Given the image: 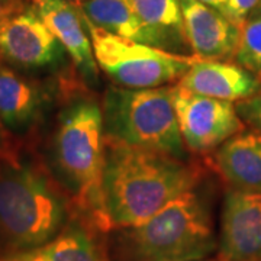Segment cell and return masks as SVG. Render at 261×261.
I'll list each match as a JSON object with an SVG mask.
<instances>
[{
	"instance_id": "cell-14",
	"label": "cell",
	"mask_w": 261,
	"mask_h": 261,
	"mask_svg": "<svg viewBox=\"0 0 261 261\" xmlns=\"http://www.w3.org/2000/svg\"><path fill=\"white\" fill-rule=\"evenodd\" d=\"M214 166L229 189L261 193V132L245 128L225 141L215 151Z\"/></svg>"
},
{
	"instance_id": "cell-20",
	"label": "cell",
	"mask_w": 261,
	"mask_h": 261,
	"mask_svg": "<svg viewBox=\"0 0 261 261\" xmlns=\"http://www.w3.org/2000/svg\"><path fill=\"white\" fill-rule=\"evenodd\" d=\"M260 2L261 0H226L224 15L241 28L244 20L251 15L252 10L260 5Z\"/></svg>"
},
{
	"instance_id": "cell-23",
	"label": "cell",
	"mask_w": 261,
	"mask_h": 261,
	"mask_svg": "<svg viewBox=\"0 0 261 261\" xmlns=\"http://www.w3.org/2000/svg\"><path fill=\"white\" fill-rule=\"evenodd\" d=\"M5 145H6V144H5V128H3V125H2V122H0V152L6 148Z\"/></svg>"
},
{
	"instance_id": "cell-8",
	"label": "cell",
	"mask_w": 261,
	"mask_h": 261,
	"mask_svg": "<svg viewBox=\"0 0 261 261\" xmlns=\"http://www.w3.org/2000/svg\"><path fill=\"white\" fill-rule=\"evenodd\" d=\"M67 57L64 47L47 28L35 6L0 25V61L16 70H57Z\"/></svg>"
},
{
	"instance_id": "cell-3",
	"label": "cell",
	"mask_w": 261,
	"mask_h": 261,
	"mask_svg": "<svg viewBox=\"0 0 261 261\" xmlns=\"http://www.w3.org/2000/svg\"><path fill=\"white\" fill-rule=\"evenodd\" d=\"M75 216L54 176L5 148L0 152V251L16 255L51 243Z\"/></svg>"
},
{
	"instance_id": "cell-9",
	"label": "cell",
	"mask_w": 261,
	"mask_h": 261,
	"mask_svg": "<svg viewBox=\"0 0 261 261\" xmlns=\"http://www.w3.org/2000/svg\"><path fill=\"white\" fill-rule=\"evenodd\" d=\"M65 83H42L0 61V122L5 130L19 135L34 129L54 97L63 94Z\"/></svg>"
},
{
	"instance_id": "cell-15",
	"label": "cell",
	"mask_w": 261,
	"mask_h": 261,
	"mask_svg": "<svg viewBox=\"0 0 261 261\" xmlns=\"http://www.w3.org/2000/svg\"><path fill=\"white\" fill-rule=\"evenodd\" d=\"M96 229L74 216L51 243L34 251L8 255L10 261H111L96 240Z\"/></svg>"
},
{
	"instance_id": "cell-13",
	"label": "cell",
	"mask_w": 261,
	"mask_h": 261,
	"mask_svg": "<svg viewBox=\"0 0 261 261\" xmlns=\"http://www.w3.org/2000/svg\"><path fill=\"white\" fill-rule=\"evenodd\" d=\"M177 86L206 97L238 102L261 90V80L233 61L196 60Z\"/></svg>"
},
{
	"instance_id": "cell-5",
	"label": "cell",
	"mask_w": 261,
	"mask_h": 261,
	"mask_svg": "<svg viewBox=\"0 0 261 261\" xmlns=\"http://www.w3.org/2000/svg\"><path fill=\"white\" fill-rule=\"evenodd\" d=\"M176 86L126 89L111 86L103 96L106 140L187 160L174 109Z\"/></svg>"
},
{
	"instance_id": "cell-16",
	"label": "cell",
	"mask_w": 261,
	"mask_h": 261,
	"mask_svg": "<svg viewBox=\"0 0 261 261\" xmlns=\"http://www.w3.org/2000/svg\"><path fill=\"white\" fill-rule=\"evenodd\" d=\"M79 6L84 18L94 27L125 39L161 48L159 37L141 20L130 0H84Z\"/></svg>"
},
{
	"instance_id": "cell-26",
	"label": "cell",
	"mask_w": 261,
	"mask_h": 261,
	"mask_svg": "<svg viewBox=\"0 0 261 261\" xmlns=\"http://www.w3.org/2000/svg\"><path fill=\"white\" fill-rule=\"evenodd\" d=\"M0 261H10L9 257H3V258H0Z\"/></svg>"
},
{
	"instance_id": "cell-24",
	"label": "cell",
	"mask_w": 261,
	"mask_h": 261,
	"mask_svg": "<svg viewBox=\"0 0 261 261\" xmlns=\"http://www.w3.org/2000/svg\"><path fill=\"white\" fill-rule=\"evenodd\" d=\"M68 2H71V3H75V5H80V3H83L84 0H68Z\"/></svg>"
},
{
	"instance_id": "cell-21",
	"label": "cell",
	"mask_w": 261,
	"mask_h": 261,
	"mask_svg": "<svg viewBox=\"0 0 261 261\" xmlns=\"http://www.w3.org/2000/svg\"><path fill=\"white\" fill-rule=\"evenodd\" d=\"M25 9H27L25 0H0V25Z\"/></svg>"
},
{
	"instance_id": "cell-25",
	"label": "cell",
	"mask_w": 261,
	"mask_h": 261,
	"mask_svg": "<svg viewBox=\"0 0 261 261\" xmlns=\"http://www.w3.org/2000/svg\"><path fill=\"white\" fill-rule=\"evenodd\" d=\"M196 261H219V258H205V260H196Z\"/></svg>"
},
{
	"instance_id": "cell-19",
	"label": "cell",
	"mask_w": 261,
	"mask_h": 261,
	"mask_svg": "<svg viewBox=\"0 0 261 261\" xmlns=\"http://www.w3.org/2000/svg\"><path fill=\"white\" fill-rule=\"evenodd\" d=\"M235 105V111L245 126H250L251 129L261 132V90L258 93L252 94L250 97L241 99Z\"/></svg>"
},
{
	"instance_id": "cell-4",
	"label": "cell",
	"mask_w": 261,
	"mask_h": 261,
	"mask_svg": "<svg viewBox=\"0 0 261 261\" xmlns=\"http://www.w3.org/2000/svg\"><path fill=\"white\" fill-rule=\"evenodd\" d=\"M200 185L147 221L111 231V261H196L218 251L212 206Z\"/></svg>"
},
{
	"instance_id": "cell-1",
	"label": "cell",
	"mask_w": 261,
	"mask_h": 261,
	"mask_svg": "<svg viewBox=\"0 0 261 261\" xmlns=\"http://www.w3.org/2000/svg\"><path fill=\"white\" fill-rule=\"evenodd\" d=\"M203 176L197 163L105 138L102 200L108 232L147 221L200 185Z\"/></svg>"
},
{
	"instance_id": "cell-17",
	"label": "cell",
	"mask_w": 261,
	"mask_h": 261,
	"mask_svg": "<svg viewBox=\"0 0 261 261\" xmlns=\"http://www.w3.org/2000/svg\"><path fill=\"white\" fill-rule=\"evenodd\" d=\"M130 3L141 20L159 37L164 51L189 54L190 48L178 0H130Z\"/></svg>"
},
{
	"instance_id": "cell-10",
	"label": "cell",
	"mask_w": 261,
	"mask_h": 261,
	"mask_svg": "<svg viewBox=\"0 0 261 261\" xmlns=\"http://www.w3.org/2000/svg\"><path fill=\"white\" fill-rule=\"evenodd\" d=\"M218 240L219 261H261V193L226 190Z\"/></svg>"
},
{
	"instance_id": "cell-2",
	"label": "cell",
	"mask_w": 261,
	"mask_h": 261,
	"mask_svg": "<svg viewBox=\"0 0 261 261\" xmlns=\"http://www.w3.org/2000/svg\"><path fill=\"white\" fill-rule=\"evenodd\" d=\"M63 96L64 106L58 113L49 145L51 173L71 197L75 216L105 233L108 226L102 200V106L93 96L79 90L74 82L65 86Z\"/></svg>"
},
{
	"instance_id": "cell-27",
	"label": "cell",
	"mask_w": 261,
	"mask_h": 261,
	"mask_svg": "<svg viewBox=\"0 0 261 261\" xmlns=\"http://www.w3.org/2000/svg\"><path fill=\"white\" fill-rule=\"evenodd\" d=\"M258 6H260V9H261V2H260V5H258Z\"/></svg>"
},
{
	"instance_id": "cell-22",
	"label": "cell",
	"mask_w": 261,
	"mask_h": 261,
	"mask_svg": "<svg viewBox=\"0 0 261 261\" xmlns=\"http://www.w3.org/2000/svg\"><path fill=\"white\" fill-rule=\"evenodd\" d=\"M197 2L205 3L207 6H212V8L218 9L219 12H222V13H224L225 6H226V0H197Z\"/></svg>"
},
{
	"instance_id": "cell-18",
	"label": "cell",
	"mask_w": 261,
	"mask_h": 261,
	"mask_svg": "<svg viewBox=\"0 0 261 261\" xmlns=\"http://www.w3.org/2000/svg\"><path fill=\"white\" fill-rule=\"evenodd\" d=\"M232 61L261 80V9L251 13L241 25Z\"/></svg>"
},
{
	"instance_id": "cell-12",
	"label": "cell",
	"mask_w": 261,
	"mask_h": 261,
	"mask_svg": "<svg viewBox=\"0 0 261 261\" xmlns=\"http://www.w3.org/2000/svg\"><path fill=\"white\" fill-rule=\"evenodd\" d=\"M187 44L199 60L231 61L240 41V27L222 12L197 0H178Z\"/></svg>"
},
{
	"instance_id": "cell-6",
	"label": "cell",
	"mask_w": 261,
	"mask_h": 261,
	"mask_svg": "<svg viewBox=\"0 0 261 261\" xmlns=\"http://www.w3.org/2000/svg\"><path fill=\"white\" fill-rule=\"evenodd\" d=\"M83 19L99 70L119 87L154 89L171 86L178 83L197 60L195 56H180L113 35L94 27L84 15Z\"/></svg>"
},
{
	"instance_id": "cell-7",
	"label": "cell",
	"mask_w": 261,
	"mask_h": 261,
	"mask_svg": "<svg viewBox=\"0 0 261 261\" xmlns=\"http://www.w3.org/2000/svg\"><path fill=\"white\" fill-rule=\"evenodd\" d=\"M174 109L187 151L206 154L245 129L233 102L192 93L176 84Z\"/></svg>"
},
{
	"instance_id": "cell-11",
	"label": "cell",
	"mask_w": 261,
	"mask_h": 261,
	"mask_svg": "<svg viewBox=\"0 0 261 261\" xmlns=\"http://www.w3.org/2000/svg\"><path fill=\"white\" fill-rule=\"evenodd\" d=\"M34 6L47 28L64 47L77 75L89 86H97L99 67L80 6L68 0H35Z\"/></svg>"
}]
</instances>
